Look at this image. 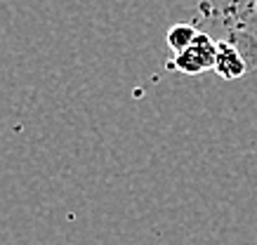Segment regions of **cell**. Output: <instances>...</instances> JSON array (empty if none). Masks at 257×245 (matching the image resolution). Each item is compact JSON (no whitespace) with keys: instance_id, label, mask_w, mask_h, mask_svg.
Segmentation results:
<instances>
[{"instance_id":"1","label":"cell","mask_w":257,"mask_h":245,"mask_svg":"<svg viewBox=\"0 0 257 245\" xmlns=\"http://www.w3.org/2000/svg\"><path fill=\"white\" fill-rule=\"evenodd\" d=\"M215 55H217V43L208 33H198L187 50L175 55V59L168 64V69H175L184 76H198L215 66Z\"/></svg>"},{"instance_id":"2","label":"cell","mask_w":257,"mask_h":245,"mask_svg":"<svg viewBox=\"0 0 257 245\" xmlns=\"http://www.w3.org/2000/svg\"><path fill=\"white\" fill-rule=\"evenodd\" d=\"M212 71L224 80H238L245 76L248 64H245V57L238 52L236 43H231V40H219Z\"/></svg>"},{"instance_id":"3","label":"cell","mask_w":257,"mask_h":245,"mask_svg":"<svg viewBox=\"0 0 257 245\" xmlns=\"http://www.w3.org/2000/svg\"><path fill=\"white\" fill-rule=\"evenodd\" d=\"M198 36V29L194 24H175L168 31V48L177 55L182 50H187Z\"/></svg>"}]
</instances>
